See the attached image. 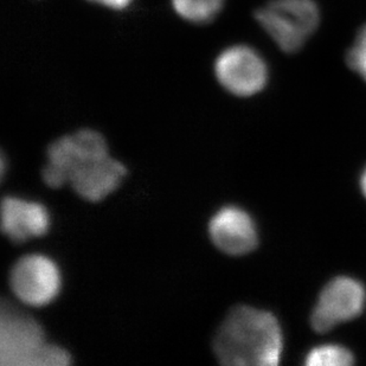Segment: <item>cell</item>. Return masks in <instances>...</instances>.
Here are the masks:
<instances>
[{
	"instance_id": "cell-1",
	"label": "cell",
	"mask_w": 366,
	"mask_h": 366,
	"mask_svg": "<svg viewBox=\"0 0 366 366\" xmlns=\"http://www.w3.org/2000/svg\"><path fill=\"white\" fill-rule=\"evenodd\" d=\"M282 333L268 312L239 306L229 313L214 338L217 360L228 366H274L282 355Z\"/></svg>"
},
{
	"instance_id": "cell-2",
	"label": "cell",
	"mask_w": 366,
	"mask_h": 366,
	"mask_svg": "<svg viewBox=\"0 0 366 366\" xmlns=\"http://www.w3.org/2000/svg\"><path fill=\"white\" fill-rule=\"evenodd\" d=\"M0 363L3 366H66L71 357L66 350L45 342L39 322L28 315L1 308Z\"/></svg>"
},
{
	"instance_id": "cell-3",
	"label": "cell",
	"mask_w": 366,
	"mask_h": 366,
	"mask_svg": "<svg viewBox=\"0 0 366 366\" xmlns=\"http://www.w3.org/2000/svg\"><path fill=\"white\" fill-rule=\"evenodd\" d=\"M255 18L281 51L295 54L317 31L322 14L315 0H270Z\"/></svg>"
},
{
	"instance_id": "cell-4",
	"label": "cell",
	"mask_w": 366,
	"mask_h": 366,
	"mask_svg": "<svg viewBox=\"0 0 366 366\" xmlns=\"http://www.w3.org/2000/svg\"><path fill=\"white\" fill-rule=\"evenodd\" d=\"M218 82L236 97H252L266 86L269 76L267 62L255 49L234 45L222 52L214 63Z\"/></svg>"
},
{
	"instance_id": "cell-5",
	"label": "cell",
	"mask_w": 366,
	"mask_h": 366,
	"mask_svg": "<svg viewBox=\"0 0 366 366\" xmlns=\"http://www.w3.org/2000/svg\"><path fill=\"white\" fill-rule=\"evenodd\" d=\"M10 285L14 295L32 307H43L59 295L62 277L59 267L48 256H24L11 270Z\"/></svg>"
},
{
	"instance_id": "cell-6",
	"label": "cell",
	"mask_w": 366,
	"mask_h": 366,
	"mask_svg": "<svg viewBox=\"0 0 366 366\" xmlns=\"http://www.w3.org/2000/svg\"><path fill=\"white\" fill-rule=\"evenodd\" d=\"M365 304L363 286L350 277H338L324 288L312 315L315 331H330L362 313Z\"/></svg>"
},
{
	"instance_id": "cell-7",
	"label": "cell",
	"mask_w": 366,
	"mask_h": 366,
	"mask_svg": "<svg viewBox=\"0 0 366 366\" xmlns=\"http://www.w3.org/2000/svg\"><path fill=\"white\" fill-rule=\"evenodd\" d=\"M209 234L212 243L228 255H245L257 245L255 223L250 214L239 207L218 210L209 223Z\"/></svg>"
},
{
	"instance_id": "cell-8",
	"label": "cell",
	"mask_w": 366,
	"mask_h": 366,
	"mask_svg": "<svg viewBox=\"0 0 366 366\" xmlns=\"http://www.w3.org/2000/svg\"><path fill=\"white\" fill-rule=\"evenodd\" d=\"M127 173L118 160L107 156L82 160L70 173L69 184L79 196L88 202H100L114 192Z\"/></svg>"
},
{
	"instance_id": "cell-9",
	"label": "cell",
	"mask_w": 366,
	"mask_h": 366,
	"mask_svg": "<svg viewBox=\"0 0 366 366\" xmlns=\"http://www.w3.org/2000/svg\"><path fill=\"white\" fill-rule=\"evenodd\" d=\"M50 214L43 204L21 198L5 197L1 203V230L14 242L48 234Z\"/></svg>"
},
{
	"instance_id": "cell-10",
	"label": "cell",
	"mask_w": 366,
	"mask_h": 366,
	"mask_svg": "<svg viewBox=\"0 0 366 366\" xmlns=\"http://www.w3.org/2000/svg\"><path fill=\"white\" fill-rule=\"evenodd\" d=\"M223 4L224 0H172L173 9L180 17L199 24L212 21Z\"/></svg>"
},
{
	"instance_id": "cell-11",
	"label": "cell",
	"mask_w": 366,
	"mask_h": 366,
	"mask_svg": "<svg viewBox=\"0 0 366 366\" xmlns=\"http://www.w3.org/2000/svg\"><path fill=\"white\" fill-rule=\"evenodd\" d=\"M352 363V353L349 350L332 344L315 347L306 358L308 366H347Z\"/></svg>"
},
{
	"instance_id": "cell-12",
	"label": "cell",
	"mask_w": 366,
	"mask_h": 366,
	"mask_svg": "<svg viewBox=\"0 0 366 366\" xmlns=\"http://www.w3.org/2000/svg\"><path fill=\"white\" fill-rule=\"evenodd\" d=\"M347 64L366 82V25L360 29L347 52Z\"/></svg>"
},
{
	"instance_id": "cell-13",
	"label": "cell",
	"mask_w": 366,
	"mask_h": 366,
	"mask_svg": "<svg viewBox=\"0 0 366 366\" xmlns=\"http://www.w3.org/2000/svg\"><path fill=\"white\" fill-rule=\"evenodd\" d=\"M92 3L109 7L113 10H124L132 3V0H89Z\"/></svg>"
},
{
	"instance_id": "cell-14",
	"label": "cell",
	"mask_w": 366,
	"mask_h": 366,
	"mask_svg": "<svg viewBox=\"0 0 366 366\" xmlns=\"http://www.w3.org/2000/svg\"><path fill=\"white\" fill-rule=\"evenodd\" d=\"M362 190H363L366 197V169L365 172L363 173V177H362Z\"/></svg>"
}]
</instances>
